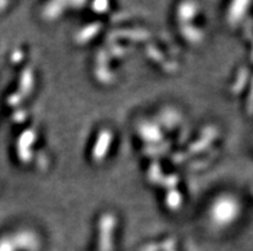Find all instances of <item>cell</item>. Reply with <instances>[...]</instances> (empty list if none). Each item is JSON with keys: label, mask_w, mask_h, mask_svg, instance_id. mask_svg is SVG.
<instances>
[{"label": "cell", "mask_w": 253, "mask_h": 251, "mask_svg": "<svg viewBox=\"0 0 253 251\" xmlns=\"http://www.w3.org/2000/svg\"><path fill=\"white\" fill-rule=\"evenodd\" d=\"M241 203L235 197L228 196L221 197L217 203L215 204V208L212 210L213 219L221 224H230L234 222L237 218H239L241 214Z\"/></svg>", "instance_id": "obj_1"}]
</instances>
